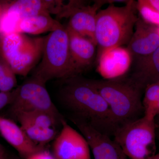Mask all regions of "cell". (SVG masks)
Segmentation results:
<instances>
[{
    "instance_id": "83f0119b",
    "label": "cell",
    "mask_w": 159,
    "mask_h": 159,
    "mask_svg": "<svg viewBox=\"0 0 159 159\" xmlns=\"http://www.w3.org/2000/svg\"><path fill=\"white\" fill-rule=\"evenodd\" d=\"M147 159H159V153L155 154L153 155L152 156Z\"/></svg>"
},
{
    "instance_id": "3957f363",
    "label": "cell",
    "mask_w": 159,
    "mask_h": 159,
    "mask_svg": "<svg viewBox=\"0 0 159 159\" xmlns=\"http://www.w3.org/2000/svg\"><path fill=\"white\" fill-rule=\"evenodd\" d=\"M137 2L129 1L122 7L110 4L97 12L95 30L97 60L108 49L128 44L139 18L135 13Z\"/></svg>"
},
{
    "instance_id": "2e32d148",
    "label": "cell",
    "mask_w": 159,
    "mask_h": 159,
    "mask_svg": "<svg viewBox=\"0 0 159 159\" xmlns=\"http://www.w3.org/2000/svg\"><path fill=\"white\" fill-rule=\"evenodd\" d=\"M129 77L143 90L149 84L159 83V47L150 55L135 60L134 69Z\"/></svg>"
},
{
    "instance_id": "7402d4cb",
    "label": "cell",
    "mask_w": 159,
    "mask_h": 159,
    "mask_svg": "<svg viewBox=\"0 0 159 159\" xmlns=\"http://www.w3.org/2000/svg\"><path fill=\"white\" fill-rule=\"evenodd\" d=\"M137 10L141 18L145 22L159 26V13L152 7L147 0H139L137 2Z\"/></svg>"
},
{
    "instance_id": "ffe728a7",
    "label": "cell",
    "mask_w": 159,
    "mask_h": 159,
    "mask_svg": "<svg viewBox=\"0 0 159 159\" xmlns=\"http://www.w3.org/2000/svg\"><path fill=\"white\" fill-rule=\"evenodd\" d=\"M142 104L144 116L151 120H155L159 101V83L147 86L145 89Z\"/></svg>"
},
{
    "instance_id": "9a60e30c",
    "label": "cell",
    "mask_w": 159,
    "mask_h": 159,
    "mask_svg": "<svg viewBox=\"0 0 159 159\" xmlns=\"http://www.w3.org/2000/svg\"><path fill=\"white\" fill-rule=\"evenodd\" d=\"M0 135L25 159L44 150L30 140L25 132L12 119L0 116Z\"/></svg>"
},
{
    "instance_id": "603a6c76",
    "label": "cell",
    "mask_w": 159,
    "mask_h": 159,
    "mask_svg": "<svg viewBox=\"0 0 159 159\" xmlns=\"http://www.w3.org/2000/svg\"><path fill=\"white\" fill-rule=\"evenodd\" d=\"M18 90L17 86L10 92H0V110L12 103L17 95Z\"/></svg>"
},
{
    "instance_id": "9c48e42d",
    "label": "cell",
    "mask_w": 159,
    "mask_h": 159,
    "mask_svg": "<svg viewBox=\"0 0 159 159\" xmlns=\"http://www.w3.org/2000/svg\"><path fill=\"white\" fill-rule=\"evenodd\" d=\"M64 5L62 1L54 0L7 1L3 23L6 28L14 31L20 20L43 13L58 15Z\"/></svg>"
},
{
    "instance_id": "5b68a950",
    "label": "cell",
    "mask_w": 159,
    "mask_h": 159,
    "mask_svg": "<svg viewBox=\"0 0 159 159\" xmlns=\"http://www.w3.org/2000/svg\"><path fill=\"white\" fill-rule=\"evenodd\" d=\"M45 36L32 37L12 32L0 34V56L16 75L26 77L38 65L42 56Z\"/></svg>"
},
{
    "instance_id": "d6986e66",
    "label": "cell",
    "mask_w": 159,
    "mask_h": 159,
    "mask_svg": "<svg viewBox=\"0 0 159 159\" xmlns=\"http://www.w3.org/2000/svg\"><path fill=\"white\" fill-rule=\"evenodd\" d=\"M26 134L31 141L38 145L44 146L57 136L56 128H45L25 122H19Z\"/></svg>"
},
{
    "instance_id": "d4e9b609",
    "label": "cell",
    "mask_w": 159,
    "mask_h": 159,
    "mask_svg": "<svg viewBox=\"0 0 159 159\" xmlns=\"http://www.w3.org/2000/svg\"><path fill=\"white\" fill-rule=\"evenodd\" d=\"M6 2L7 1H0V34H1V23H2L3 16L6 11Z\"/></svg>"
},
{
    "instance_id": "ac0fdd59",
    "label": "cell",
    "mask_w": 159,
    "mask_h": 159,
    "mask_svg": "<svg viewBox=\"0 0 159 159\" xmlns=\"http://www.w3.org/2000/svg\"><path fill=\"white\" fill-rule=\"evenodd\" d=\"M63 119V118H62ZM61 119L52 114L41 111H31L20 113L16 115L14 119L18 122H25L42 128H55L57 122Z\"/></svg>"
},
{
    "instance_id": "8fae6325",
    "label": "cell",
    "mask_w": 159,
    "mask_h": 159,
    "mask_svg": "<svg viewBox=\"0 0 159 159\" xmlns=\"http://www.w3.org/2000/svg\"><path fill=\"white\" fill-rule=\"evenodd\" d=\"M69 119L87 141L94 159H129L114 139L99 132L83 120L71 116Z\"/></svg>"
},
{
    "instance_id": "52a82bcc",
    "label": "cell",
    "mask_w": 159,
    "mask_h": 159,
    "mask_svg": "<svg viewBox=\"0 0 159 159\" xmlns=\"http://www.w3.org/2000/svg\"><path fill=\"white\" fill-rule=\"evenodd\" d=\"M18 88L17 95L9 105V112L12 118L20 113L41 111L62 119L51 100L45 84L31 77Z\"/></svg>"
},
{
    "instance_id": "484cf974",
    "label": "cell",
    "mask_w": 159,
    "mask_h": 159,
    "mask_svg": "<svg viewBox=\"0 0 159 159\" xmlns=\"http://www.w3.org/2000/svg\"><path fill=\"white\" fill-rule=\"evenodd\" d=\"M0 159H11L1 142H0Z\"/></svg>"
},
{
    "instance_id": "4dcf8cb0",
    "label": "cell",
    "mask_w": 159,
    "mask_h": 159,
    "mask_svg": "<svg viewBox=\"0 0 159 159\" xmlns=\"http://www.w3.org/2000/svg\"></svg>"
},
{
    "instance_id": "277c9868",
    "label": "cell",
    "mask_w": 159,
    "mask_h": 159,
    "mask_svg": "<svg viewBox=\"0 0 159 159\" xmlns=\"http://www.w3.org/2000/svg\"><path fill=\"white\" fill-rule=\"evenodd\" d=\"M31 77L46 84L51 80H63L74 76L66 27L45 36L41 59Z\"/></svg>"
},
{
    "instance_id": "30bf717a",
    "label": "cell",
    "mask_w": 159,
    "mask_h": 159,
    "mask_svg": "<svg viewBox=\"0 0 159 159\" xmlns=\"http://www.w3.org/2000/svg\"><path fill=\"white\" fill-rule=\"evenodd\" d=\"M62 129L54 139L53 155L56 159H91L90 148L81 133L63 118Z\"/></svg>"
},
{
    "instance_id": "8992f818",
    "label": "cell",
    "mask_w": 159,
    "mask_h": 159,
    "mask_svg": "<svg viewBox=\"0 0 159 159\" xmlns=\"http://www.w3.org/2000/svg\"><path fill=\"white\" fill-rule=\"evenodd\" d=\"M113 137L129 159H147L155 154V120H149L143 116L119 127Z\"/></svg>"
},
{
    "instance_id": "7c38bea8",
    "label": "cell",
    "mask_w": 159,
    "mask_h": 159,
    "mask_svg": "<svg viewBox=\"0 0 159 159\" xmlns=\"http://www.w3.org/2000/svg\"><path fill=\"white\" fill-rule=\"evenodd\" d=\"M135 31L128 43L127 49L135 60L146 57L159 47L158 26L145 22L141 17L135 24Z\"/></svg>"
},
{
    "instance_id": "4fadbf2b",
    "label": "cell",
    "mask_w": 159,
    "mask_h": 159,
    "mask_svg": "<svg viewBox=\"0 0 159 159\" xmlns=\"http://www.w3.org/2000/svg\"><path fill=\"white\" fill-rule=\"evenodd\" d=\"M68 34L69 49L74 76L88 68L96 56L97 45L89 39L76 33L70 27H66Z\"/></svg>"
},
{
    "instance_id": "7a4b0ae2",
    "label": "cell",
    "mask_w": 159,
    "mask_h": 159,
    "mask_svg": "<svg viewBox=\"0 0 159 159\" xmlns=\"http://www.w3.org/2000/svg\"><path fill=\"white\" fill-rule=\"evenodd\" d=\"M104 99L118 129L141 119L144 115L142 95L144 90L129 77L91 80Z\"/></svg>"
},
{
    "instance_id": "44dd1931",
    "label": "cell",
    "mask_w": 159,
    "mask_h": 159,
    "mask_svg": "<svg viewBox=\"0 0 159 159\" xmlns=\"http://www.w3.org/2000/svg\"><path fill=\"white\" fill-rule=\"evenodd\" d=\"M16 74L0 56V92H9L17 87Z\"/></svg>"
},
{
    "instance_id": "e0dca14e",
    "label": "cell",
    "mask_w": 159,
    "mask_h": 159,
    "mask_svg": "<svg viewBox=\"0 0 159 159\" xmlns=\"http://www.w3.org/2000/svg\"><path fill=\"white\" fill-rule=\"evenodd\" d=\"M62 26L58 21L51 17V14L43 13L20 20L16 25L14 32L36 35L50 33Z\"/></svg>"
},
{
    "instance_id": "f1b7e54d",
    "label": "cell",
    "mask_w": 159,
    "mask_h": 159,
    "mask_svg": "<svg viewBox=\"0 0 159 159\" xmlns=\"http://www.w3.org/2000/svg\"><path fill=\"white\" fill-rule=\"evenodd\" d=\"M159 101L158 103V105L157 110V116H159Z\"/></svg>"
},
{
    "instance_id": "4316f807",
    "label": "cell",
    "mask_w": 159,
    "mask_h": 159,
    "mask_svg": "<svg viewBox=\"0 0 159 159\" xmlns=\"http://www.w3.org/2000/svg\"><path fill=\"white\" fill-rule=\"evenodd\" d=\"M148 3L159 13V0H147Z\"/></svg>"
},
{
    "instance_id": "ba28073f",
    "label": "cell",
    "mask_w": 159,
    "mask_h": 159,
    "mask_svg": "<svg viewBox=\"0 0 159 159\" xmlns=\"http://www.w3.org/2000/svg\"><path fill=\"white\" fill-rule=\"evenodd\" d=\"M107 2L96 1L93 5H87L84 1H70L67 5L65 4L59 18H70L67 26L97 45L95 30L97 11L104 4L111 2Z\"/></svg>"
},
{
    "instance_id": "f546056e",
    "label": "cell",
    "mask_w": 159,
    "mask_h": 159,
    "mask_svg": "<svg viewBox=\"0 0 159 159\" xmlns=\"http://www.w3.org/2000/svg\"><path fill=\"white\" fill-rule=\"evenodd\" d=\"M158 31H159V26L158 27Z\"/></svg>"
},
{
    "instance_id": "cb8c5ba5",
    "label": "cell",
    "mask_w": 159,
    "mask_h": 159,
    "mask_svg": "<svg viewBox=\"0 0 159 159\" xmlns=\"http://www.w3.org/2000/svg\"><path fill=\"white\" fill-rule=\"evenodd\" d=\"M26 159H56L50 152L44 149L31 155Z\"/></svg>"
},
{
    "instance_id": "5bb4252c",
    "label": "cell",
    "mask_w": 159,
    "mask_h": 159,
    "mask_svg": "<svg viewBox=\"0 0 159 159\" xmlns=\"http://www.w3.org/2000/svg\"><path fill=\"white\" fill-rule=\"evenodd\" d=\"M132 57L127 48L116 47L104 51L97 60V71L104 79L123 76L128 71Z\"/></svg>"
},
{
    "instance_id": "6da1fadb",
    "label": "cell",
    "mask_w": 159,
    "mask_h": 159,
    "mask_svg": "<svg viewBox=\"0 0 159 159\" xmlns=\"http://www.w3.org/2000/svg\"><path fill=\"white\" fill-rule=\"evenodd\" d=\"M61 80L60 98L72 112L70 116L84 121L101 133L114 137L118 126L108 104L91 80L75 76Z\"/></svg>"
}]
</instances>
